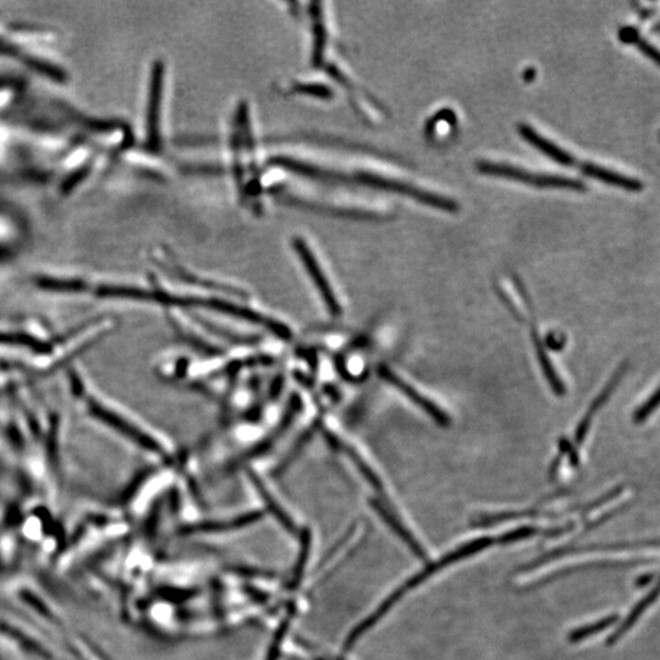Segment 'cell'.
I'll use <instances>...</instances> for the list:
<instances>
[{
    "label": "cell",
    "instance_id": "cell-5",
    "mask_svg": "<svg viewBox=\"0 0 660 660\" xmlns=\"http://www.w3.org/2000/svg\"><path fill=\"white\" fill-rule=\"evenodd\" d=\"M93 412L97 417L103 419V422H105L107 425L113 427L114 430H119L121 434L125 435L129 439H131L134 443L142 446L143 449H147V450L154 452V454H162V446L158 443L157 440L154 439L151 435L147 434L145 432H142V430H140L138 427L132 425L119 414H113L110 410L104 409L97 403L93 405Z\"/></svg>",
    "mask_w": 660,
    "mask_h": 660
},
{
    "label": "cell",
    "instance_id": "cell-14",
    "mask_svg": "<svg viewBox=\"0 0 660 660\" xmlns=\"http://www.w3.org/2000/svg\"><path fill=\"white\" fill-rule=\"evenodd\" d=\"M660 406V387L657 392H655L652 396H650V400L641 407V409L637 411V414H634V422L636 423H641L643 422L647 417H650V414L654 411L657 407Z\"/></svg>",
    "mask_w": 660,
    "mask_h": 660
},
{
    "label": "cell",
    "instance_id": "cell-13",
    "mask_svg": "<svg viewBox=\"0 0 660 660\" xmlns=\"http://www.w3.org/2000/svg\"><path fill=\"white\" fill-rule=\"evenodd\" d=\"M340 446L341 449L345 451L346 455L349 456V457L351 459V461L355 464L357 470L361 472L362 476L366 478L367 482L369 483L372 487L376 488L379 492L383 491L382 479L377 476L376 472L373 471L371 466L365 461V459H363L354 448H351V446H347V444H342V443H340Z\"/></svg>",
    "mask_w": 660,
    "mask_h": 660
},
{
    "label": "cell",
    "instance_id": "cell-4",
    "mask_svg": "<svg viewBox=\"0 0 660 660\" xmlns=\"http://www.w3.org/2000/svg\"><path fill=\"white\" fill-rule=\"evenodd\" d=\"M379 376L385 382H388L389 384H392L393 387L400 390V393H403L406 398H410L416 406H419V409L423 410V412L434 419V422H437L438 425L441 427H448L450 425V419L443 410L439 409L434 403H432L430 398H425L423 394L419 393L417 389L410 385L409 383L405 382L403 379L396 376L390 368L387 366L379 367Z\"/></svg>",
    "mask_w": 660,
    "mask_h": 660
},
{
    "label": "cell",
    "instance_id": "cell-8",
    "mask_svg": "<svg viewBox=\"0 0 660 660\" xmlns=\"http://www.w3.org/2000/svg\"><path fill=\"white\" fill-rule=\"evenodd\" d=\"M625 369H626V366H623L618 369V372L614 374L613 378H612L610 382L608 383V385L603 389L602 393L599 394L598 398L593 401L586 416L582 419L580 425L577 427L576 435H575L577 446H581L582 443H583V440L586 438L587 433H588V430H589V427H591V423H592L593 416L597 412L598 410L602 407L604 403H607V400H608L609 396L613 393L614 389L618 385V382L621 381L623 373H625Z\"/></svg>",
    "mask_w": 660,
    "mask_h": 660
},
{
    "label": "cell",
    "instance_id": "cell-11",
    "mask_svg": "<svg viewBox=\"0 0 660 660\" xmlns=\"http://www.w3.org/2000/svg\"><path fill=\"white\" fill-rule=\"evenodd\" d=\"M618 38L621 42L634 44L639 47V51L647 55L648 58L652 59L654 63L660 66V51L657 49L654 46H652L650 42H647L642 37L639 36L637 28L634 27H621L618 31Z\"/></svg>",
    "mask_w": 660,
    "mask_h": 660
},
{
    "label": "cell",
    "instance_id": "cell-1",
    "mask_svg": "<svg viewBox=\"0 0 660 660\" xmlns=\"http://www.w3.org/2000/svg\"><path fill=\"white\" fill-rule=\"evenodd\" d=\"M494 542H495V540H494L493 537H482V538H477V540H471V542H467L465 544H462L461 547H459V548H456L455 550H452L451 553H448L446 556L440 558V560L430 564L428 567H425L422 571H419V574H416L414 576L411 577L410 580H407V581L403 583V586L398 587L396 591H394V592L381 604V607H379L372 615H369V618H367L365 621H362V623L357 626L356 629L352 631L350 636L346 639V650H350L352 645L356 643L357 639L361 637L362 634L367 632L371 627H373L385 614L388 613L390 608L393 607L395 603L398 602L400 598L403 597L405 593H407L409 591H411V589H414V587H417L419 585H421L422 582H425L428 577L434 575L435 572L439 571L443 567L451 565V564H454L456 561L462 560V559L468 558V556H475L477 553L487 549L488 547H491Z\"/></svg>",
    "mask_w": 660,
    "mask_h": 660
},
{
    "label": "cell",
    "instance_id": "cell-15",
    "mask_svg": "<svg viewBox=\"0 0 660 660\" xmlns=\"http://www.w3.org/2000/svg\"><path fill=\"white\" fill-rule=\"evenodd\" d=\"M537 532H538V529L535 527H522V529H513V531H510L502 537H499V542L500 543H513L516 540L529 538V537L535 535Z\"/></svg>",
    "mask_w": 660,
    "mask_h": 660
},
{
    "label": "cell",
    "instance_id": "cell-12",
    "mask_svg": "<svg viewBox=\"0 0 660 660\" xmlns=\"http://www.w3.org/2000/svg\"><path fill=\"white\" fill-rule=\"evenodd\" d=\"M618 620V614H613V615H609V616L603 618L602 620H599V621L589 623V625H586V626H582L580 629L574 630V631L569 634V641H570L571 643L581 642L583 639H588V637H591L593 634H599V632H602L604 630L608 629L612 625L616 623Z\"/></svg>",
    "mask_w": 660,
    "mask_h": 660
},
{
    "label": "cell",
    "instance_id": "cell-2",
    "mask_svg": "<svg viewBox=\"0 0 660 660\" xmlns=\"http://www.w3.org/2000/svg\"><path fill=\"white\" fill-rule=\"evenodd\" d=\"M478 172L498 178H508L519 183H529L537 187L547 189H565L572 191H586V183L578 178H565L561 175H548V174L532 173L522 168L513 167L504 163L488 162L483 161L477 164Z\"/></svg>",
    "mask_w": 660,
    "mask_h": 660
},
{
    "label": "cell",
    "instance_id": "cell-6",
    "mask_svg": "<svg viewBox=\"0 0 660 660\" xmlns=\"http://www.w3.org/2000/svg\"><path fill=\"white\" fill-rule=\"evenodd\" d=\"M570 165H571V168H577L578 170H581L582 173L587 176H589V178H596V180H599L602 183L626 190L630 192H641L645 187V185L637 178H629L626 175L616 173V172L609 170L607 168H603L601 165L593 164V163L581 162L574 156H572L569 167Z\"/></svg>",
    "mask_w": 660,
    "mask_h": 660
},
{
    "label": "cell",
    "instance_id": "cell-10",
    "mask_svg": "<svg viewBox=\"0 0 660 660\" xmlns=\"http://www.w3.org/2000/svg\"><path fill=\"white\" fill-rule=\"evenodd\" d=\"M659 596L660 580L659 582H658V585H657V586H655L654 588H653V589H652V591H650V592L648 593V594H647V596H645V597L643 598V599H642V601H641V602H639V604H637V605L632 609V610H631V613L629 614V616H627L626 620L621 623V626H620V627H618V629L616 630V631H615V632H614L610 637H609L608 641H607L608 645H613L614 643H616L618 639L623 637V634H626V632H629L630 630L632 629V626H634V623H636V621H637V620L642 616V614L645 613V610L650 608V605H652V604H653V603H654L655 601L659 598Z\"/></svg>",
    "mask_w": 660,
    "mask_h": 660
},
{
    "label": "cell",
    "instance_id": "cell-9",
    "mask_svg": "<svg viewBox=\"0 0 660 660\" xmlns=\"http://www.w3.org/2000/svg\"><path fill=\"white\" fill-rule=\"evenodd\" d=\"M531 338H532V341H533V347H535V354H537V357H538L540 367H542V371L544 373L547 381L549 382L550 387L553 389V392H554L556 395H559V396L564 395V394H565L564 383L561 382L560 377L558 376V373L556 372L554 367L551 365V361H550L549 356H548V352L545 351L544 344H543V341L540 339V331L537 330L535 324H532V328H531Z\"/></svg>",
    "mask_w": 660,
    "mask_h": 660
},
{
    "label": "cell",
    "instance_id": "cell-3",
    "mask_svg": "<svg viewBox=\"0 0 660 660\" xmlns=\"http://www.w3.org/2000/svg\"><path fill=\"white\" fill-rule=\"evenodd\" d=\"M295 247L301 261L304 263L306 271L309 273V278L313 282L317 291L320 293V297L324 301L325 307L329 311L330 315L338 317L341 313L340 304L336 297L334 290L331 288L328 279L324 275V272L322 271L320 263L317 262L315 257L312 255V252L309 251V247L302 240L296 241Z\"/></svg>",
    "mask_w": 660,
    "mask_h": 660
},
{
    "label": "cell",
    "instance_id": "cell-7",
    "mask_svg": "<svg viewBox=\"0 0 660 660\" xmlns=\"http://www.w3.org/2000/svg\"><path fill=\"white\" fill-rule=\"evenodd\" d=\"M371 505L377 511L378 515L382 517L383 521L388 524L389 527L393 529L394 532L405 542V544H407L410 549L414 551V556L425 560L427 558V551H425V548L419 544V540H416V537L400 521L398 516L393 513V510H390L381 500H372Z\"/></svg>",
    "mask_w": 660,
    "mask_h": 660
}]
</instances>
